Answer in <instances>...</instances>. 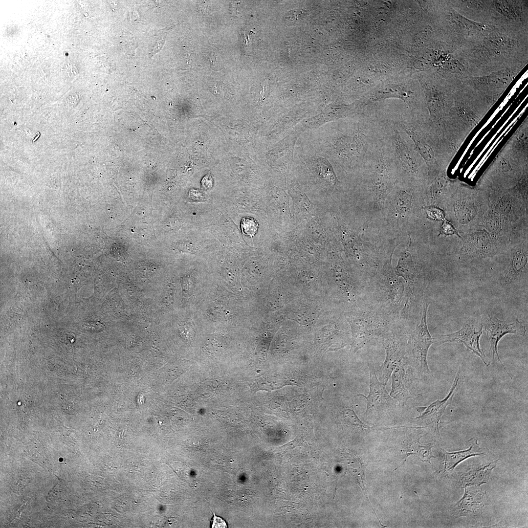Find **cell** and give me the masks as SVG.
<instances>
[{
  "label": "cell",
  "mask_w": 528,
  "mask_h": 528,
  "mask_svg": "<svg viewBox=\"0 0 528 528\" xmlns=\"http://www.w3.org/2000/svg\"><path fill=\"white\" fill-rule=\"evenodd\" d=\"M502 252L484 229H477L466 234L459 257L463 261L491 258Z\"/></svg>",
  "instance_id": "20"
},
{
  "label": "cell",
  "mask_w": 528,
  "mask_h": 528,
  "mask_svg": "<svg viewBox=\"0 0 528 528\" xmlns=\"http://www.w3.org/2000/svg\"><path fill=\"white\" fill-rule=\"evenodd\" d=\"M512 111L510 110L507 111L504 116L499 121V122L495 125V126L492 129L490 132L488 133L487 136L485 137L484 140L481 142L480 144L478 145L475 149L472 155L470 157L468 160L469 165L473 163L475 160L478 154L481 152V151L484 149L486 145L489 142L490 139L493 136L497 131L504 124L505 122L506 121L509 117V115L512 113Z\"/></svg>",
  "instance_id": "31"
},
{
  "label": "cell",
  "mask_w": 528,
  "mask_h": 528,
  "mask_svg": "<svg viewBox=\"0 0 528 528\" xmlns=\"http://www.w3.org/2000/svg\"><path fill=\"white\" fill-rule=\"evenodd\" d=\"M483 326L481 319H471L466 322L458 330L433 338L434 343L438 345L456 342L463 344L468 350L480 358L487 366L491 363L480 348V339L482 334Z\"/></svg>",
  "instance_id": "18"
},
{
  "label": "cell",
  "mask_w": 528,
  "mask_h": 528,
  "mask_svg": "<svg viewBox=\"0 0 528 528\" xmlns=\"http://www.w3.org/2000/svg\"><path fill=\"white\" fill-rule=\"evenodd\" d=\"M410 330L408 323L400 319L378 339L385 350L386 358L376 374L379 380L385 386L393 371L403 363Z\"/></svg>",
  "instance_id": "10"
},
{
  "label": "cell",
  "mask_w": 528,
  "mask_h": 528,
  "mask_svg": "<svg viewBox=\"0 0 528 528\" xmlns=\"http://www.w3.org/2000/svg\"><path fill=\"white\" fill-rule=\"evenodd\" d=\"M390 396L395 399L399 407H404L410 398L420 396L413 381V374L410 369H405L403 363L393 371Z\"/></svg>",
  "instance_id": "22"
},
{
  "label": "cell",
  "mask_w": 528,
  "mask_h": 528,
  "mask_svg": "<svg viewBox=\"0 0 528 528\" xmlns=\"http://www.w3.org/2000/svg\"><path fill=\"white\" fill-rule=\"evenodd\" d=\"M342 417L347 423L364 431H370L374 429L364 423L357 416L354 411L350 408L345 409L341 412Z\"/></svg>",
  "instance_id": "32"
},
{
  "label": "cell",
  "mask_w": 528,
  "mask_h": 528,
  "mask_svg": "<svg viewBox=\"0 0 528 528\" xmlns=\"http://www.w3.org/2000/svg\"><path fill=\"white\" fill-rule=\"evenodd\" d=\"M393 271L390 261L383 267L379 279L370 286V298L398 317L405 302V285Z\"/></svg>",
  "instance_id": "11"
},
{
  "label": "cell",
  "mask_w": 528,
  "mask_h": 528,
  "mask_svg": "<svg viewBox=\"0 0 528 528\" xmlns=\"http://www.w3.org/2000/svg\"><path fill=\"white\" fill-rule=\"evenodd\" d=\"M426 212L427 217L433 220H442L445 217L444 211L441 209L436 207H429L426 208Z\"/></svg>",
  "instance_id": "35"
},
{
  "label": "cell",
  "mask_w": 528,
  "mask_h": 528,
  "mask_svg": "<svg viewBox=\"0 0 528 528\" xmlns=\"http://www.w3.org/2000/svg\"><path fill=\"white\" fill-rule=\"evenodd\" d=\"M413 86L402 83H390L374 89L368 98L367 104L390 98L401 99L411 109V111L421 113L423 98L420 91Z\"/></svg>",
  "instance_id": "21"
},
{
  "label": "cell",
  "mask_w": 528,
  "mask_h": 528,
  "mask_svg": "<svg viewBox=\"0 0 528 528\" xmlns=\"http://www.w3.org/2000/svg\"><path fill=\"white\" fill-rule=\"evenodd\" d=\"M411 139L415 150L430 168L443 162V144L431 126L429 118L410 111L404 113H385Z\"/></svg>",
  "instance_id": "3"
},
{
  "label": "cell",
  "mask_w": 528,
  "mask_h": 528,
  "mask_svg": "<svg viewBox=\"0 0 528 528\" xmlns=\"http://www.w3.org/2000/svg\"><path fill=\"white\" fill-rule=\"evenodd\" d=\"M451 218L459 230L467 234L481 229L488 209L485 194L469 189H462L451 197Z\"/></svg>",
  "instance_id": "7"
},
{
  "label": "cell",
  "mask_w": 528,
  "mask_h": 528,
  "mask_svg": "<svg viewBox=\"0 0 528 528\" xmlns=\"http://www.w3.org/2000/svg\"><path fill=\"white\" fill-rule=\"evenodd\" d=\"M442 6L441 40L453 52L495 27L466 18L456 11L449 0L443 1Z\"/></svg>",
  "instance_id": "8"
},
{
  "label": "cell",
  "mask_w": 528,
  "mask_h": 528,
  "mask_svg": "<svg viewBox=\"0 0 528 528\" xmlns=\"http://www.w3.org/2000/svg\"><path fill=\"white\" fill-rule=\"evenodd\" d=\"M483 328L485 331L489 342V352L492 355L491 361H493L495 356L500 363L503 369L512 379L511 375L507 372L506 367L501 360L497 351V346L501 339L507 334H513L520 336H525L526 329L522 322L519 320L511 323H507L498 318L495 316L490 315L487 312L482 314L481 317Z\"/></svg>",
  "instance_id": "17"
},
{
  "label": "cell",
  "mask_w": 528,
  "mask_h": 528,
  "mask_svg": "<svg viewBox=\"0 0 528 528\" xmlns=\"http://www.w3.org/2000/svg\"><path fill=\"white\" fill-rule=\"evenodd\" d=\"M486 195L488 209L511 223L528 218V201L517 193L494 190Z\"/></svg>",
  "instance_id": "16"
},
{
  "label": "cell",
  "mask_w": 528,
  "mask_h": 528,
  "mask_svg": "<svg viewBox=\"0 0 528 528\" xmlns=\"http://www.w3.org/2000/svg\"><path fill=\"white\" fill-rule=\"evenodd\" d=\"M440 234L450 235H455L458 237L461 238L458 231L449 221L444 220L440 229Z\"/></svg>",
  "instance_id": "36"
},
{
  "label": "cell",
  "mask_w": 528,
  "mask_h": 528,
  "mask_svg": "<svg viewBox=\"0 0 528 528\" xmlns=\"http://www.w3.org/2000/svg\"><path fill=\"white\" fill-rule=\"evenodd\" d=\"M449 2L456 11L466 18L484 23L488 0H451Z\"/></svg>",
  "instance_id": "24"
},
{
  "label": "cell",
  "mask_w": 528,
  "mask_h": 528,
  "mask_svg": "<svg viewBox=\"0 0 528 528\" xmlns=\"http://www.w3.org/2000/svg\"><path fill=\"white\" fill-rule=\"evenodd\" d=\"M484 23L508 33L528 35V1L488 0Z\"/></svg>",
  "instance_id": "9"
},
{
  "label": "cell",
  "mask_w": 528,
  "mask_h": 528,
  "mask_svg": "<svg viewBox=\"0 0 528 528\" xmlns=\"http://www.w3.org/2000/svg\"><path fill=\"white\" fill-rule=\"evenodd\" d=\"M396 274L402 277L404 281L410 279L418 273L412 256L409 252H404L399 257L396 266Z\"/></svg>",
  "instance_id": "29"
},
{
  "label": "cell",
  "mask_w": 528,
  "mask_h": 528,
  "mask_svg": "<svg viewBox=\"0 0 528 528\" xmlns=\"http://www.w3.org/2000/svg\"><path fill=\"white\" fill-rule=\"evenodd\" d=\"M214 516V517L213 524L212 525L213 526H214L216 524L218 523L216 528H226L227 527L226 523L222 519L215 516V514Z\"/></svg>",
  "instance_id": "39"
},
{
  "label": "cell",
  "mask_w": 528,
  "mask_h": 528,
  "mask_svg": "<svg viewBox=\"0 0 528 528\" xmlns=\"http://www.w3.org/2000/svg\"><path fill=\"white\" fill-rule=\"evenodd\" d=\"M453 53L468 67V77L487 75L528 62V35L508 33L496 27L470 40Z\"/></svg>",
  "instance_id": "1"
},
{
  "label": "cell",
  "mask_w": 528,
  "mask_h": 528,
  "mask_svg": "<svg viewBox=\"0 0 528 528\" xmlns=\"http://www.w3.org/2000/svg\"><path fill=\"white\" fill-rule=\"evenodd\" d=\"M482 226L501 251L510 244L513 226L508 220L488 208L484 216Z\"/></svg>",
  "instance_id": "23"
},
{
  "label": "cell",
  "mask_w": 528,
  "mask_h": 528,
  "mask_svg": "<svg viewBox=\"0 0 528 528\" xmlns=\"http://www.w3.org/2000/svg\"><path fill=\"white\" fill-rule=\"evenodd\" d=\"M429 304L426 294L423 299L420 321L415 329L409 333L403 359L407 365L414 368L419 374L430 373L427 354L434 340L429 331L427 322Z\"/></svg>",
  "instance_id": "12"
},
{
  "label": "cell",
  "mask_w": 528,
  "mask_h": 528,
  "mask_svg": "<svg viewBox=\"0 0 528 528\" xmlns=\"http://www.w3.org/2000/svg\"><path fill=\"white\" fill-rule=\"evenodd\" d=\"M352 333L351 351L355 353L370 341L377 339L401 319L369 298L355 314L347 317Z\"/></svg>",
  "instance_id": "4"
},
{
  "label": "cell",
  "mask_w": 528,
  "mask_h": 528,
  "mask_svg": "<svg viewBox=\"0 0 528 528\" xmlns=\"http://www.w3.org/2000/svg\"><path fill=\"white\" fill-rule=\"evenodd\" d=\"M525 66L515 65L484 76L464 77L460 79V83L463 86L482 94H502Z\"/></svg>",
  "instance_id": "14"
},
{
  "label": "cell",
  "mask_w": 528,
  "mask_h": 528,
  "mask_svg": "<svg viewBox=\"0 0 528 528\" xmlns=\"http://www.w3.org/2000/svg\"><path fill=\"white\" fill-rule=\"evenodd\" d=\"M519 112L520 111L519 110L517 111L512 116V117L510 119H509L508 122L506 124L503 129L500 131L499 133H498L496 135V137L494 138L491 143L489 145L488 147L485 150L484 153L482 154V155L481 156L480 159H479L478 160V161L477 162V164L483 159V157L485 155V154L487 153V152H488V151L490 149V147L493 145L494 142L496 141L497 139L501 136L500 135L503 132H504V131L506 129V128L508 126V125L510 124V123L513 121V120H514L515 118L518 115Z\"/></svg>",
  "instance_id": "37"
},
{
  "label": "cell",
  "mask_w": 528,
  "mask_h": 528,
  "mask_svg": "<svg viewBox=\"0 0 528 528\" xmlns=\"http://www.w3.org/2000/svg\"><path fill=\"white\" fill-rule=\"evenodd\" d=\"M384 137L390 145L399 170L417 175L424 172L425 162L415 150L407 135L385 113L376 112Z\"/></svg>",
  "instance_id": "6"
},
{
  "label": "cell",
  "mask_w": 528,
  "mask_h": 528,
  "mask_svg": "<svg viewBox=\"0 0 528 528\" xmlns=\"http://www.w3.org/2000/svg\"><path fill=\"white\" fill-rule=\"evenodd\" d=\"M420 438V437L416 439L409 445V450H407L409 452H407L409 453L407 455L411 454L417 455L422 462H428L431 464L430 459L435 458L431 452V448L433 447V445L432 443L426 445L420 444L419 441Z\"/></svg>",
  "instance_id": "30"
},
{
  "label": "cell",
  "mask_w": 528,
  "mask_h": 528,
  "mask_svg": "<svg viewBox=\"0 0 528 528\" xmlns=\"http://www.w3.org/2000/svg\"><path fill=\"white\" fill-rule=\"evenodd\" d=\"M514 125L513 127L510 130L507 134L504 136V138H502V141L499 143V145L496 148L495 150L493 151L491 154H489L490 156L488 158L487 160L485 162V165H487L490 164L491 162L494 159L496 154L499 152V150L502 148V146L505 145V142L508 140V139L510 137L513 133H514L515 131L518 129V127L520 125V122L523 121L524 119L522 118V116L521 117L520 119Z\"/></svg>",
  "instance_id": "34"
},
{
  "label": "cell",
  "mask_w": 528,
  "mask_h": 528,
  "mask_svg": "<svg viewBox=\"0 0 528 528\" xmlns=\"http://www.w3.org/2000/svg\"><path fill=\"white\" fill-rule=\"evenodd\" d=\"M370 370V391L367 396L360 394L367 400V407L365 415L369 418H376L385 414L394 413L399 405L387 392L385 386L377 378L374 366L369 365Z\"/></svg>",
  "instance_id": "19"
},
{
  "label": "cell",
  "mask_w": 528,
  "mask_h": 528,
  "mask_svg": "<svg viewBox=\"0 0 528 528\" xmlns=\"http://www.w3.org/2000/svg\"><path fill=\"white\" fill-rule=\"evenodd\" d=\"M461 367L457 372L452 385L447 395L442 399H437L426 407H417L419 416L413 418L419 424L423 425L429 433L439 441L441 440L440 433L439 424L441 418L447 406L453 400L454 395L461 387L463 381V376Z\"/></svg>",
  "instance_id": "15"
},
{
  "label": "cell",
  "mask_w": 528,
  "mask_h": 528,
  "mask_svg": "<svg viewBox=\"0 0 528 528\" xmlns=\"http://www.w3.org/2000/svg\"><path fill=\"white\" fill-rule=\"evenodd\" d=\"M328 140L333 159L340 164L363 166L382 137L381 122L375 112L338 120Z\"/></svg>",
  "instance_id": "2"
},
{
  "label": "cell",
  "mask_w": 528,
  "mask_h": 528,
  "mask_svg": "<svg viewBox=\"0 0 528 528\" xmlns=\"http://www.w3.org/2000/svg\"><path fill=\"white\" fill-rule=\"evenodd\" d=\"M291 380L282 376H262L255 379L251 385L256 391H270L282 388L287 385H294Z\"/></svg>",
  "instance_id": "28"
},
{
  "label": "cell",
  "mask_w": 528,
  "mask_h": 528,
  "mask_svg": "<svg viewBox=\"0 0 528 528\" xmlns=\"http://www.w3.org/2000/svg\"><path fill=\"white\" fill-rule=\"evenodd\" d=\"M465 487L464 495L455 506L458 513L460 516L475 515L484 505L485 494L480 490L472 491Z\"/></svg>",
  "instance_id": "26"
},
{
  "label": "cell",
  "mask_w": 528,
  "mask_h": 528,
  "mask_svg": "<svg viewBox=\"0 0 528 528\" xmlns=\"http://www.w3.org/2000/svg\"><path fill=\"white\" fill-rule=\"evenodd\" d=\"M242 228L245 233L249 235L255 233L256 227L253 220L245 218L242 220Z\"/></svg>",
  "instance_id": "38"
},
{
  "label": "cell",
  "mask_w": 528,
  "mask_h": 528,
  "mask_svg": "<svg viewBox=\"0 0 528 528\" xmlns=\"http://www.w3.org/2000/svg\"><path fill=\"white\" fill-rule=\"evenodd\" d=\"M419 82L435 133L443 140L446 119L454 105V91L459 80L445 78L439 74L422 75Z\"/></svg>",
  "instance_id": "5"
},
{
  "label": "cell",
  "mask_w": 528,
  "mask_h": 528,
  "mask_svg": "<svg viewBox=\"0 0 528 528\" xmlns=\"http://www.w3.org/2000/svg\"><path fill=\"white\" fill-rule=\"evenodd\" d=\"M498 460L487 465L476 468L460 476L459 483L462 487L470 485L480 486L487 484L492 469L495 467Z\"/></svg>",
  "instance_id": "27"
},
{
  "label": "cell",
  "mask_w": 528,
  "mask_h": 528,
  "mask_svg": "<svg viewBox=\"0 0 528 528\" xmlns=\"http://www.w3.org/2000/svg\"><path fill=\"white\" fill-rule=\"evenodd\" d=\"M470 447L466 450L455 452H448L444 450V459L443 472L448 474L453 472L458 464L470 457L485 455L483 449L480 447L477 439H470Z\"/></svg>",
  "instance_id": "25"
},
{
  "label": "cell",
  "mask_w": 528,
  "mask_h": 528,
  "mask_svg": "<svg viewBox=\"0 0 528 528\" xmlns=\"http://www.w3.org/2000/svg\"><path fill=\"white\" fill-rule=\"evenodd\" d=\"M506 260L497 278L500 286L506 291L527 286L528 253L527 241L509 248Z\"/></svg>",
  "instance_id": "13"
},
{
  "label": "cell",
  "mask_w": 528,
  "mask_h": 528,
  "mask_svg": "<svg viewBox=\"0 0 528 528\" xmlns=\"http://www.w3.org/2000/svg\"><path fill=\"white\" fill-rule=\"evenodd\" d=\"M410 191L409 189H401L397 193L396 207L400 213H405L411 206L412 197Z\"/></svg>",
  "instance_id": "33"
}]
</instances>
